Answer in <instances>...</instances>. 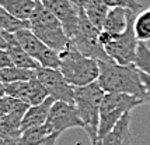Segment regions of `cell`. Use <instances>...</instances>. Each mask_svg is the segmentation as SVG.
<instances>
[{
	"label": "cell",
	"instance_id": "1",
	"mask_svg": "<svg viewBox=\"0 0 150 145\" xmlns=\"http://www.w3.org/2000/svg\"><path fill=\"white\" fill-rule=\"evenodd\" d=\"M100 63V75L98 82L105 92H117L135 95L144 99L146 102V89L140 70L135 64H119L114 60L98 61Z\"/></svg>",
	"mask_w": 150,
	"mask_h": 145
},
{
	"label": "cell",
	"instance_id": "2",
	"mask_svg": "<svg viewBox=\"0 0 150 145\" xmlns=\"http://www.w3.org/2000/svg\"><path fill=\"white\" fill-rule=\"evenodd\" d=\"M105 91L100 82H91L84 86L74 88V106L84 123V130L91 141V145H98L100 130V110Z\"/></svg>",
	"mask_w": 150,
	"mask_h": 145
},
{
	"label": "cell",
	"instance_id": "3",
	"mask_svg": "<svg viewBox=\"0 0 150 145\" xmlns=\"http://www.w3.org/2000/svg\"><path fill=\"white\" fill-rule=\"evenodd\" d=\"M60 72L73 86H84L96 82L100 75L98 60L88 57L70 45L60 52Z\"/></svg>",
	"mask_w": 150,
	"mask_h": 145
},
{
	"label": "cell",
	"instance_id": "4",
	"mask_svg": "<svg viewBox=\"0 0 150 145\" xmlns=\"http://www.w3.org/2000/svg\"><path fill=\"white\" fill-rule=\"evenodd\" d=\"M30 28L44 43L59 53L70 45V39L62 22L39 0H37L35 10L30 18Z\"/></svg>",
	"mask_w": 150,
	"mask_h": 145
},
{
	"label": "cell",
	"instance_id": "5",
	"mask_svg": "<svg viewBox=\"0 0 150 145\" xmlns=\"http://www.w3.org/2000/svg\"><path fill=\"white\" fill-rule=\"evenodd\" d=\"M146 103L144 99L128 95V93L105 92L101 110H100V130H98V145L105 135L119 123V120L126 113H129L136 106Z\"/></svg>",
	"mask_w": 150,
	"mask_h": 145
},
{
	"label": "cell",
	"instance_id": "6",
	"mask_svg": "<svg viewBox=\"0 0 150 145\" xmlns=\"http://www.w3.org/2000/svg\"><path fill=\"white\" fill-rule=\"evenodd\" d=\"M100 32H101V29H98L88 20V17L84 13V8L80 7V18H79L77 31L70 38L72 45L88 57H93L98 61H110L112 59L110 57L105 47L100 42Z\"/></svg>",
	"mask_w": 150,
	"mask_h": 145
},
{
	"label": "cell",
	"instance_id": "7",
	"mask_svg": "<svg viewBox=\"0 0 150 145\" xmlns=\"http://www.w3.org/2000/svg\"><path fill=\"white\" fill-rule=\"evenodd\" d=\"M137 14L131 13L129 25L122 33H115L112 40L105 46V50L114 61L119 64H135L139 47V39L135 33V20Z\"/></svg>",
	"mask_w": 150,
	"mask_h": 145
},
{
	"label": "cell",
	"instance_id": "8",
	"mask_svg": "<svg viewBox=\"0 0 150 145\" xmlns=\"http://www.w3.org/2000/svg\"><path fill=\"white\" fill-rule=\"evenodd\" d=\"M17 40L23 49L25 50L31 57L37 60L41 67L46 68H59L60 67V53L55 49L49 47L46 43H44L38 36L31 31V28L21 29L16 32Z\"/></svg>",
	"mask_w": 150,
	"mask_h": 145
},
{
	"label": "cell",
	"instance_id": "9",
	"mask_svg": "<svg viewBox=\"0 0 150 145\" xmlns=\"http://www.w3.org/2000/svg\"><path fill=\"white\" fill-rule=\"evenodd\" d=\"M46 125L49 128V131L55 134L59 132L62 134L66 130L70 128H84V123L79 114L76 106L69 102H63V100H55L51 112L46 120Z\"/></svg>",
	"mask_w": 150,
	"mask_h": 145
},
{
	"label": "cell",
	"instance_id": "10",
	"mask_svg": "<svg viewBox=\"0 0 150 145\" xmlns=\"http://www.w3.org/2000/svg\"><path fill=\"white\" fill-rule=\"evenodd\" d=\"M37 77L45 86L49 96L55 100H63L74 105V88L69 81L63 77L59 68H46L38 67L37 68Z\"/></svg>",
	"mask_w": 150,
	"mask_h": 145
},
{
	"label": "cell",
	"instance_id": "11",
	"mask_svg": "<svg viewBox=\"0 0 150 145\" xmlns=\"http://www.w3.org/2000/svg\"><path fill=\"white\" fill-rule=\"evenodd\" d=\"M1 96L10 95L13 98L21 99L30 106L38 105L44 102L46 98H49V93L42 85V82L38 79V77L28 79V81H17V82H6L0 86Z\"/></svg>",
	"mask_w": 150,
	"mask_h": 145
},
{
	"label": "cell",
	"instance_id": "12",
	"mask_svg": "<svg viewBox=\"0 0 150 145\" xmlns=\"http://www.w3.org/2000/svg\"><path fill=\"white\" fill-rule=\"evenodd\" d=\"M39 1L58 17L65 28V32L70 39L77 31L80 7L76 6L72 0H39Z\"/></svg>",
	"mask_w": 150,
	"mask_h": 145
},
{
	"label": "cell",
	"instance_id": "13",
	"mask_svg": "<svg viewBox=\"0 0 150 145\" xmlns=\"http://www.w3.org/2000/svg\"><path fill=\"white\" fill-rule=\"evenodd\" d=\"M55 99L53 98H46L44 102H41L38 105H33L28 107V110L24 114V119L21 121V128L23 131L31 127H38V125H44L48 120L51 107H52Z\"/></svg>",
	"mask_w": 150,
	"mask_h": 145
},
{
	"label": "cell",
	"instance_id": "14",
	"mask_svg": "<svg viewBox=\"0 0 150 145\" xmlns=\"http://www.w3.org/2000/svg\"><path fill=\"white\" fill-rule=\"evenodd\" d=\"M129 125H131V112L126 113L119 120V123L103 138L100 145H131L132 134Z\"/></svg>",
	"mask_w": 150,
	"mask_h": 145
},
{
	"label": "cell",
	"instance_id": "15",
	"mask_svg": "<svg viewBox=\"0 0 150 145\" xmlns=\"http://www.w3.org/2000/svg\"><path fill=\"white\" fill-rule=\"evenodd\" d=\"M132 10L125 7H111L110 13L107 15L103 29L111 33H122L126 31L129 25Z\"/></svg>",
	"mask_w": 150,
	"mask_h": 145
},
{
	"label": "cell",
	"instance_id": "16",
	"mask_svg": "<svg viewBox=\"0 0 150 145\" xmlns=\"http://www.w3.org/2000/svg\"><path fill=\"white\" fill-rule=\"evenodd\" d=\"M37 6V0H0V7L20 20L30 21Z\"/></svg>",
	"mask_w": 150,
	"mask_h": 145
},
{
	"label": "cell",
	"instance_id": "17",
	"mask_svg": "<svg viewBox=\"0 0 150 145\" xmlns=\"http://www.w3.org/2000/svg\"><path fill=\"white\" fill-rule=\"evenodd\" d=\"M84 13L88 17V20L91 21L98 29L103 31L104 22L107 20V15L110 13L111 7L105 3L104 0H88L84 4Z\"/></svg>",
	"mask_w": 150,
	"mask_h": 145
},
{
	"label": "cell",
	"instance_id": "18",
	"mask_svg": "<svg viewBox=\"0 0 150 145\" xmlns=\"http://www.w3.org/2000/svg\"><path fill=\"white\" fill-rule=\"evenodd\" d=\"M37 77V70L23 68L18 66H11L6 68H0V81L6 82H17V81H28Z\"/></svg>",
	"mask_w": 150,
	"mask_h": 145
},
{
	"label": "cell",
	"instance_id": "19",
	"mask_svg": "<svg viewBox=\"0 0 150 145\" xmlns=\"http://www.w3.org/2000/svg\"><path fill=\"white\" fill-rule=\"evenodd\" d=\"M52 132L49 131L48 125H38V127H31L23 131L18 142L16 145H37L41 141H44L46 137H49Z\"/></svg>",
	"mask_w": 150,
	"mask_h": 145
},
{
	"label": "cell",
	"instance_id": "20",
	"mask_svg": "<svg viewBox=\"0 0 150 145\" xmlns=\"http://www.w3.org/2000/svg\"><path fill=\"white\" fill-rule=\"evenodd\" d=\"M30 105L24 100L4 95L0 98V114H25Z\"/></svg>",
	"mask_w": 150,
	"mask_h": 145
},
{
	"label": "cell",
	"instance_id": "21",
	"mask_svg": "<svg viewBox=\"0 0 150 145\" xmlns=\"http://www.w3.org/2000/svg\"><path fill=\"white\" fill-rule=\"evenodd\" d=\"M0 26H1L3 31L16 33L21 29L30 28V21L20 20L17 17H14L13 14L6 11L4 8H0Z\"/></svg>",
	"mask_w": 150,
	"mask_h": 145
},
{
	"label": "cell",
	"instance_id": "22",
	"mask_svg": "<svg viewBox=\"0 0 150 145\" xmlns=\"http://www.w3.org/2000/svg\"><path fill=\"white\" fill-rule=\"evenodd\" d=\"M135 33L139 42L150 40V7L142 10L135 20Z\"/></svg>",
	"mask_w": 150,
	"mask_h": 145
},
{
	"label": "cell",
	"instance_id": "23",
	"mask_svg": "<svg viewBox=\"0 0 150 145\" xmlns=\"http://www.w3.org/2000/svg\"><path fill=\"white\" fill-rule=\"evenodd\" d=\"M104 1L110 7H125V8H129L135 13L143 10V6L136 0H104Z\"/></svg>",
	"mask_w": 150,
	"mask_h": 145
},
{
	"label": "cell",
	"instance_id": "24",
	"mask_svg": "<svg viewBox=\"0 0 150 145\" xmlns=\"http://www.w3.org/2000/svg\"><path fill=\"white\" fill-rule=\"evenodd\" d=\"M14 66L13 60L10 57V53L7 50L0 49V68H6V67H11Z\"/></svg>",
	"mask_w": 150,
	"mask_h": 145
},
{
	"label": "cell",
	"instance_id": "25",
	"mask_svg": "<svg viewBox=\"0 0 150 145\" xmlns=\"http://www.w3.org/2000/svg\"><path fill=\"white\" fill-rule=\"evenodd\" d=\"M140 75H142V79H143L144 84V89H146V103L150 105V75L144 74V72L140 71Z\"/></svg>",
	"mask_w": 150,
	"mask_h": 145
},
{
	"label": "cell",
	"instance_id": "26",
	"mask_svg": "<svg viewBox=\"0 0 150 145\" xmlns=\"http://www.w3.org/2000/svg\"><path fill=\"white\" fill-rule=\"evenodd\" d=\"M59 132H55V134H51L49 137H46L44 141H41L39 144H37V145H56V141H58V138H59Z\"/></svg>",
	"mask_w": 150,
	"mask_h": 145
},
{
	"label": "cell",
	"instance_id": "27",
	"mask_svg": "<svg viewBox=\"0 0 150 145\" xmlns=\"http://www.w3.org/2000/svg\"><path fill=\"white\" fill-rule=\"evenodd\" d=\"M72 1L77 7H84V4L87 3V1H88V0H72Z\"/></svg>",
	"mask_w": 150,
	"mask_h": 145
}]
</instances>
